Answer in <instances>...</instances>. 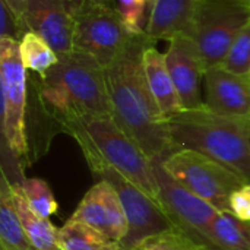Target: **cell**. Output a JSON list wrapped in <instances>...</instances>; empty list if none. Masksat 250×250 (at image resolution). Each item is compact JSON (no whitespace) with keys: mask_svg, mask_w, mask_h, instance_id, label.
<instances>
[{"mask_svg":"<svg viewBox=\"0 0 250 250\" xmlns=\"http://www.w3.org/2000/svg\"><path fill=\"white\" fill-rule=\"evenodd\" d=\"M21 185L28 199V204L34 209L35 214H38L41 218H50L53 214L57 212L59 205L47 182L32 177V179L23 180Z\"/></svg>","mask_w":250,"mask_h":250,"instance_id":"23","label":"cell"},{"mask_svg":"<svg viewBox=\"0 0 250 250\" xmlns=\"http://www.w3.org/2000/svg\"><path fill=\"white\" fill-rule=\"evenodd\" d=\"M88 166L94 174L114 188L123 205L127 218V234L120 242V250H133L145 239L176 227L155 199L119 171L100 161H91Z\"/></svg>","mask_w":250,"mask_h":250,"instance_id":"9","label":"cell"},{"mask_svg":"<svg viewBox=\"0 0 250 250\" xmlns=\"http://www.w3.org/2000/svg\"><path fill=\"white\" fill-rule=\"evenodd\" d=\"M0 85L3 139L15 158L28 152L26 138V69L22 64L19 41L0 38Z\"/></svg>","mask_w":250,"mask_h":250,"instance_id":"8","label":"cell"},{"mask_svg":"<svg viewBox=\"0 0 250 250\" xmlns=\"http://www.w3.org/2000/svg\"><path fill=\"white\" fill-rule=\"evenodd\" d=\"M59 248L60 250H120V243L85 223L69 220L59 230Z\"/></svg>","mask_w":250,"mask_h":250,"instance_id":"20","label":"cell"},{"mask_svg":"<svg viewBox=\"0 0 250 250\" xmlns=\"http://www.w3.org/2000/svg\"><path fill=\"white\" fill-rule=\"evenodd\" d=\"M205 250H209V249H205Z\"/></svg>","mask_w":250,"mask_h":250,"instance_id":"30","label":"cell"},{"mask_svg":"<svg viewBox=\"0 0 250 250\" xmlns=\"http://www.w3.org/2000/svg\"><path fill=\"white\" fill-rule=\"evenodd\" d=\"M249 22L248 0H198L192 40L207 70L221 66L236 37Z\"/></svg>","mask_w":250,"mask_h":250,"instance_id":"7","label":"cell"},{"mask_svg":"<svg viewBox=\"0 0 250 250\" xmlns=\"http://www.w3.org/2000/svg\"><path fill=\"white\" fill-rule=\"evenodd\" d=\"M25 32H28L26 25L10 12L3 0H0V38L21 41Z\"/></svg>","mask_w":250,"mask_h":250,"instance_id":"26","label":"cell"},{"mask_svg":"<svg viewBox=\"0 0 250 250\" xmlns=\"http://www.w3.org/2000/svg\"><path fill=\"white\" fill-rule=\"evenodd\" d=\"M146 1H148V6L151 7V6H152V4H154V3H155L157 0H146Z\"/></svg>","mask_w":250,"mask_h":250,"instance_id":"29","label":"cell"},{"mask_svg":"<svg viewBox=\"0 0 250 250\" xmlns=\"http://www.w3.org/2000/svg\"><path fill=\"white\" fill-rule=\"evenodd\" d=\"M70 220L81 221L120 243L127 234V218L114 188L101 180L82 198Z\"/></svg>","mask_w":250,"mask_h":250,"instance_id":"13","label":"cell"},{"mask_svg":"<svg viewBox=\"0 0 250 250\" xmlns=\"http://www.w3.org/2000/svg\"><path fill=\"white\" fill-rule=\"evenodd\" d=\"M13 204L31 243L37 250H60L59 230L48 218H41L29 207L22 185H12Z\"/></svg>","mask_w":250,"mask_h":250,"instance_id":"18","label":"cell"},{"mask_svg":"<svg viewBox=\"0 0 250 250\" xmlns=\"http://www.w3.org/2000/svg\"><path fill=\"white\" fill-rule=\"evenodd\" d=\"M122 19L132 34L144 32L142 28L145 19V7L148 6L146 0H113Z\"/></svg>","mask_w":250,"mask_h":250,"instance_id":"25","label":"cell"},{"mask_svg":"<svg viewBox=\"0 0 250 250\" xmlns=\"http://www.w3.org/2000/svg\"><path fill=\"white\" fill-rule=\"evenodd\" d=\"M75 0H28L26 29L44 38L59 59L73 51Z\"/></svg>","mask_w":250,"mask_h":250,"instance_id":"11","label":"cell"},{"mask_svg":"<svg viewBox=\"0 0 250 250\" xmlns=\"http://www.w3.org/2000/svg\"><path fill=\"white\" fill-rule=\"evenodd\" d=\"M133 250H205V248L182 229L173 227L145 239Z\"/></svg>","mask_w":250,"mask_h":250,"instance_id":"22","label":"cell"},{"mask_svg":"<svg viewBox=\"0 0 250 250\" xmlns=\"http://www.w3.org/2000/svg\"><path fill=\"white\" fill-rule=\"evenodd\" d=\"M19 53L23 67L26 70L35 72L38 76H44L53 66L59 63V56L48 45V42L31 31L25 32L19 41Z\"/></svg>","mask_w":250,"mask_h":250,"instance_id":"21","label":"cell"},{"mask_svg":"<svg viewBox=\"0 0 250 250\" xmlns=\"http://www.w3.org/2000/svg\"><path fill=\"white\" fill-rule=\"evenodd\" d=\"M7 7L10 9V12L22 22L25 23V12H26V6H28V0H3Z\"/></svg>","mask_w":250,"mask_h":250,"instance_id":"28","label":"cell"},{"mask_svg":"<svg viewBox=\"0 0 250 250\" xmlns=\"http://www.w3.org/2000/svg\"><path fill=\"white\" fill-rule=\"evenodd\" d=\"M176 149H193L250 183V119L211 111L207 105L167 119Z\"/></svg>","mask_w":250,"mask_h":250,"instance_id":"3","label":"cell"},{"mask_svg":"<svg viewBox=\"0 0 250 250\" xmlns=\"http://www.w3.org/2000/svg\"><path fill=\"white\" fill-rule=\"evenodd\" d=\"M62 130L75 138L86 163L100 161L114 168L160 204L154 161L119 127L113 117L70 122Z\"/></svg>","mask_w":250,"mask_h":250,"instance_id":"4","label":"cell"},{"mask_svg":"<svg viewBox=\"0 0 250 250\" xmlns=\"http://www.w3.org/2000/svg\"><path fill=\"white\" fill-rule=\"evenodd\" d=\"M204 248L209 250H250V223L231 211H220L208 227Z\"/></svg>","mask_w":250,"mask_h":250,"instance_id":"17","label":"cell"},{"mask_svg":"<svg viewBox=\"0 0 250 250\" xmlns=\"http://www.w3.org/2000/svg\"><path fill=\"white\" fill-rule=\"evenodd\" d=\"M164 170L218 211H230V198L248 182L211 157L193 149H176L161 161Z\"/></svg>","mask_w":250,"mask_h":250,"instance_id":"6","label":"cell"},{"mask_svg":"<svg viewBox=\"0 0 250 250\" xmlns=\"http://www.w3.org/2000/svg\"><path fill=\"white\" fill-rule=\"evenodd\" d=\"M205 105L223 116L250 119V76L231 73L221 66L205 72Z\"/></svg>","mask_w":250,"mask_h":250,"instance_id":"14","label":"cell"},{"mask_svg":"<svg viewBox=\"0 0 250 250\" xmlns=\"http://www.w3.org/2000/svg\"><path fill=\"white\" fill-rule=\"evenodd\" d=\"M154 168L160 189V205L176 227L204 246L205 233L220 211L171 177L161 166V161H154Z\"/></svg>","mask_w":250,"mask_h":250,"instance_id":"10","label":"cell"},{"mask_svg":"<svg viewBox=\"0 0 250 250\" xmlns=\"http://www.w3.org/2000/svg\"><path fill=\"white\" fill-rule=\"evenodd\" d=\"M144 69L149 89L163 116L166 119H170L183 111L177 89L167 67L166 54L158 51L155 48V44L148 45L144 51Z\"/></svg>","mask_w":250,"mask_h":250,"instance_id":"16","label":"cell"},{"mask_svg":"<svg viewBox=\"0 0 250 250\" xmlns=\"http://www.w3.org/2000/svg\"><path fill=\"white\" fill-rule=\"evenodd\" d=\"M164 54L183 110L204 107L201 81L205 78L207 69L196 42L190 37L173 38L168 41V48Z\"/></svg>","mask_w":250,"mask_h":250,"instance_id":"12","label":"cell"},{"mask_svg":"<svg viewBox=\"0 0 250 250\" xmlns=\"http://www.w3.org/2000/svg\"><path fill=\"white\" fill-rule=\"evenodd\" d=\"M248 1H250V0H248Z\"/></svg>","mask_w":250,"mask_h":250,"instance_id":"31","label":"cell"},{"mask_svg":"<svg viewBox=\"0 0 250 250\" xmlns=\"http://www.w3.org/2000/svg\"><path fill=\"white\" fill-rule=\"evenodd\" d=\"M37 91L60 129L70 122L111 117L105 67L83 51L73 50L60 57L44 76H38Z\"/></svg>","mask_w":250,"mask_h":250,"instance_id":"2","label":"cell"},{"mask_svg":"<svg viewBox=\"0 0 250 250\" xmlns=\"http://www.w3.org/2000/svg\"><path fill=\"white\" fill-rule=\"evenodd\" d=\"M221 67L236 75L250 76V22L236 37Z\"/></svg>","mask_w":250,"mask_h":250,"instance_id":"24","label":"cell"},{"mask_svg":"<svg viewBox=\"0 0 250 250\" xmlns=\"http://www.w3.org/2000/svg\"><path fill=\"white\" fill-rule=\"evenodd\" d=\"M155 44L146 32L132 34L122 53L105 67L111 117L152 160L176 151L168 120L163 116L145 76L144 51Z\"/></svg>","mask_w":250,"mask_h":250,"instance_id":"1","label":"cell"},{"mask_svg":"<svg viewBox=\"0 0 250 250\" xmlns=\"http://www.w3.org/2000/svg\"><path fill=\"white\" fill-rule=\"evenodd\" d=\"M0 250H37L22 227L13 204L12 183L4 171L0 180Z\"/></svg>","mask_w":250,"mask_h":250,"instance_id":"19","label":"cell"},{"mask_svg":"<svg viewBox=\"0 0 250 250\" xmlns=\"http://www.w3.org/2000/svg\"><path fill=\"white\" fill-rule=\"evenodd\" d=\"M198 0H157L151 6V13L145 26L146 35L157 42L158 40L171 41L177 37L193 35Z\"/></svg>","mask_w":250,"mask_h":250,"instance_id":"15","label":"cell"},{"mask_svg":"<svg viewBox=\"0 0 250 250\" xmlns=\"http://www.w3.org/2000/svg\"><path fill=\"white\" fill-rule=\"evenodd\" d=\"M73 19V50L92 56L104 67L132 37L113 0H75Z\"/></svg>","mask_w":250,"mask_h":250,"instance_id":"5","label":"cell"},{"mask_svg":"<svg viewBox=\"0 0 250 250\" xmlns=\"http://www.w3.org/2000/svg\"><path fill=\"white\" fill-rule=\"evenodd\" d=\"M230 211L242 221L250 223V183L243 185L231 195Z\"/></svg>","mask_w":250,"mask_h":250,"instance_id":"27","label":"cell"}]
</instances>
